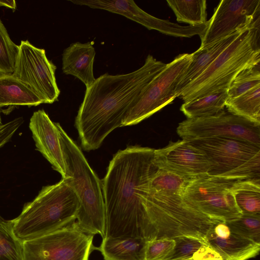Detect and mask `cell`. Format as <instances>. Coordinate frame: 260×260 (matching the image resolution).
<instances>
[{
	"mask_svg": "<svg viewBox=\"0 0 260 260\" xmlns=\"http://www.w3.org/2000/svg\"><path fill=\"white\" fill-rule=\"evenodd\" d=\"M154 151L149 147L130 146L119 150L111 160L102 182L106 213L104 238L151 240L145 197Z\"/></svg>",
	"mask_w": 260,
	"mask_h": 260,
	"instance_id": "6da1fadb",
	"label": "cell"
},
{
	"mask_svg": "<svg viewBox=\"0 0 260 260\" xmlns=\"http://www.w3.org/2000/svg\"><path fill=\"white\" fill-rule=\"evenodd\" d=\"M166 65L149 54L139 69L125 74L105 73L86 88L75 119L84 150L98 149L110 133L122 126L128 111Z\"/></svg>",
	"mask_w": 260,
	"mask_h": 260,
	"instance_id": "7a4b0ae2",
	"label": "cell"
},
{
	"mask_svg": "<svg viewBox=\"0 0 260 260\" xmlns=\"http://www.w3.org/2000/svg\"><path fill=\"white\" fill-rule=\"evenodd\" d=\"M191 179L157 168L152 172L145 197L152 240L187 236L206 244L210 230L219 220L202 213L184 198Z\"/></svg>",
	"mask_w": 260,
	"mask_h": 260,
	"instance_id": "3957f363",
	"label": "cell"
},
{
	"mask_svg": "<svg viewBox=\"0 0 260 260\" xmlns=\"http://www.w3.org/2000/svg\"><path fill=\"white\" fill-rule=\"evenodd\" d=\"M80 206L70 178L42 187L21 213L11 220L13 232L22 243L54 232L76 221Z\"/></svg>",
	"mask_w": 260,
	"mask_h": 260,
	"instance_id": "277c9868",
	"label": "cell"
},
{
	"mask_svg": "<svg viewBox=\"0 0 260 260\" xmlns=\"http://www.w3.org/2000/svg\"><path fill=\"white\" fill-rule=\"evenodd\" d=\"M68 178L80 202L76 222L84 232L104 238L106 213L102 182L91 169L81 149L57 123Z\"/></svg>",
	"mask_w": 260,
	"mask_h": 260,
	"instance_id": "5b68a950",
	"label": "cell"
},
{
	"mask_svg": "<svg viewBox=\"0 0 260 260\" xmlns=\"http://www.w3.org/2000/svg\"><path fill=\"white\" fill-rule=\"evenodd\" d=\"M259 21L242 30L206 70L186 85L179 96L184 103L228 90L240 71L260 60Z\"/></svg>",
	"mask_w": 260,
	"mask_h": 260,
	"instance_id": "8992f818",
	"label": "cell"
},
{
	"mask_svg": "<svg viewBox=\"0 0 260 260\" xmlns=\"http://www.w3.org/2000/svg\"><path fill=\"white\" fill-rule=\"evenodd\" d=\"M189 141L203 150L213 163L210 175L234 180L259 178L260 146L231 137Z\"/></svg>",
	"mask_w": 260,
	"mask_h": 260,
	"instance_id": "52a82bcc",
	"label": "cell"
},
{
	"mask_svg": "<svg viewBox=\"0 0 260 260\" xmlns=\"http://www.w3.org/2000/svg\"><path fill=\"white\" fill-rule=\"evenodd\" d=\"M93 236L76 221L54 232L22 242V260H88Z\"/></svg>",
	"mask_w": 260,
	"mask_h": 260,
	"instance_id": "ba28073f",
	"label": "cell"
},
{
	"mask_svg": "<svg viewBox=\"0 0 260 260\" xmlns=\"http://www.w3.org/2000/svg\"><path fill=\"white\" fill-rule=\"evenodd\" d=\"M192 54L177 56L151 81L125 116L122 126L135 125L171 103L177 85L190 63Z\"/></svg>",
	"mask_w": 260,
	"mask_h": 260,
	"instance_id": "9c48e42d",
	"label": "cell"
},
{
	"mask_svg": "<svg viewBox=\"0 0 260 260\" xmlns=\"http://www.w3.org/2000/svg\"><path fill=\"white\" fill-rule=\"evenodd\" d=\"M237 180L209 174L190 180L184 198L206 215L223 221L239 217L238 207L232 187Z\"/></svg>",
	"mask_w": 260,
	"mask_h": 260,
	"instance_id": "30bf717a",
	"label": "cell"
},
{
	"mask_svg": "<svg viewBox=\"0 0 260 260\" xmlns=\"http://www.w3.org/2000/svg\"><path fill=\"white\" fill-rule=\"evenodd\" d=\"M177 133L188 141L231 137L260 146V124L224 110L211 116L187 118L179 123Z\"/></svg>",
	"mask_w": 260,
	"mask_h": 260,
	"instance_id": "8fae6325",
	"label": "cell"
},
{
	"mask_svg": "<svg viewBox=\"0 0 260 260\" xmlns=\"http://www.w3.org/2000/svg\"><path fill=\"white\" fill-rule=\"evenodd\" d=\"M56 69L44 49L34 46L28 40L21 41L12 75L35 92L43 103L52 104L58 100L60 90L56 81Z\"/></svg>",
	"mask_w": 260,
	"mask_h": 260,
	"instance_id": "7c38bea8",
	"label": "cell"
},
{
	"mask_svg": "<svg viewBox=\"0 0 260 260\" xmlns=\"http://www.w3.org/2000/svg\"><path fill=\"white\" fill-rule=\"evenodd\" d=\"M260 19V0H222L200 36V48L211 45Z\"/></svg>",
	"mask_w": 260,
	"mask_h": 260,
	"instance_id": "4fadbf2b",
	"label": "cell"
},
{
	"mask_svg": "<svg viewBox=\"0 0 260 260\" xmlns=\"http://www.w3.org/2000/svg\"><path fill=\"white\" fill-rule=\"evenodd\" d=\"M153 163L158 169L190 178L210 175L214 169L203 150L184 139L154 149Z\"/></svg>",
	"mask_w": 260,
	"mask_h": 260,
	"instance_id": "5bb4252c",
	"label": "cell"
},
{
	"mask_svg": "<svg viewBox=\"0 0 260 260\" xmlns=\"http://www.w3.org/2000/svg\"><path fill=\"white\" fill-rule=\"evenodd\" d=\"M29 127L36 149L59 173L62 178H68L57 123L53 122L44 110L34 112Z\"/></svg>",
	"mask_w": 260,
	"mask_h": 260,
	"instance_id": "9a60e30c",
	"label": "cell"
},
{
	"mask_svg": "<svg viewBox=\"0 0 260 260\" xmlns=\"http://www.w3.org/2000/svg\"><path fill=\"white\" fill-rule=\"evenodd\" d=\"M206 244L223 260H248L259 254L260 244L233 232L225 221H218L210 230Z\"/></svg>",
	"mask_w": 260,
	"mask_h": 260,
	"instance_id": "2e32d148",
	"label": "cell"
},
{
	"mask_svg": "<svg viewBox=\"0 0 260 260\" xmlns=\"http://www.w3.org/2000/svg\"><path fill=\"white\" fill-rule=\"evenodd\" d=\"M70 2L76 5L104 10L122 15L148 29H155L165 34H168L171 28V22L149 15L139 8L133 0H75Z\"/></svg>",
	"mask_w": 260,
	"mask_h": 260,
	"instance_id": "e0dca14e",
	"label": "cell"
},
{
	"mask_svg": "<svg viewBox=\"0 0 260 260\" xmlns=\"http://www.w3.org/2000/svg\"><path fill=\"white\" fill-rule=\"evenodd\" d=\"M95 55L92 42L71 44L62 53V72L79 79L87 88L95 80L93 71Z\"/></svg>",
	"mask_w": 260,
	"mask_h": 260,
	"instance_id": "ac0fdd59",
	"label": "cell"
},
{
	"mask_svg": "<svg viewBox=\"0 0 260 260\" xmlns=\"http://www.w3.org/2000/svg\"><path fill=\"white\" fill-rule=\"evenodd\" d=\"M241 30L205 47H200L196 51L191 53V61L177 85L176 98L179 96L186 85L197 78L206 70L218 56L233 42Z\"/></svg>",
	"mask_w": 260,
	"mask_h": 260,
	"instance_id": "d6986e66",
	"label": "cell"
},
{
	"mask_svg": "<svg viewBox=\"0 0 260 260\" xmlns=\"http://www.w3.org/2000/svg\"><path fill=\"white\" fill-rule=\"evenodd\" d=\"M41 104L38 95L20 80L12 75L0 74V108Z\"/></svg>",
	"mask_w": 260,
	"mask_h": 260,
	"instance_id": "ffe728a7",
	"label": "cell"
},
{
	"mask_svg": "<svg viewBox=\"0 0 260 260\" xmlns=\"http://www.w3.org/2000/svg\"><path fill=\"white\" fill-rule=\"evenodd\" d=\"M146 241L138 238H103L98 250L105 260H145Z\"/></svg>",
	"mask_w": 260,
	"mask_h": 260,
	"instance_id": "44dd1931",
	"label": "cell"
},
{
	"mask_svg": "<svg viewBox=\"0 0 260 260\" xmlns=\"http://www.w3.org/2000/svg\"><path fill=\"white\" fill-rule=\"evenodd\" d=\"M236 204L242 214L260 216V179L236 181L232 187Z\"/></svg>",
	"mask_w": 260,
	"mask_h": 260,
	"instance_id": "7402d4cb",
	"label": "cell"
},
{
	"mask_svg": "<svg viewBox=\"0 0 260 260\" xmlns=\"http://www.w3.org/2000/svg\"><path fill=\"white\" fill-rule=\"evenodd\" d=\"M228 98V90L219 91L184 103L180 110L187 118L213 116L224 110Z\"/></svg>",
	"mask_w": 260,
	"mask_h": 260,
	"instance_id": "603a6c76",
	"label": "cell"
},
{
	"mask_svg": "<svg viewBox=\"0 0 260 260\" xmlns=\"http://www.w3.org/2000/svg\"><path fill=\"white\" fill-rule=\"evenodd\" d=\"M228 111L260 124V85L233 98H228Z\"/></svg>",
	"mask_w": 260,
	"mask_h": 260,
	"instance_id": "cb8c5ba5",
	"label": "cell"
},
{
	"mask_svg": "<svg viewBox=\"0 0 260 260\" xmlns=\"http://www.w3.org/2000/svg\"><path fill=\"white\" fill-rule=\"evenodd\" d=\"M180 22L194 26L207 22V4L205 0H167Z\"/></svg>",
	"mask_w": 260,
	"mask_h": 260,
	"instance_id": "d4e9b609",
	"label": "cell"
},
{
	"mask_svg": "<svg viewBox=\"0 0 260 260\" xmlns=\"http://www.w3.org/2000/svg\"><path fill=\"white\" fill-rule=\"evenodd\" d=\"M22 243L15 236L11 220L0 215V260H22Z\"/></svg>",
	"mask_w": 260,
	"mask_h": 260,
	"instance_id": "484cf974",
	"label": "cell"
},
{
	"mask_svg": "<svg viewBox=\"0 0 260 260\" xmlns=\"http://www.w3.org/2000/svg\"><path fill=\"white\" fill-rule=\"evenodd\" d=\"M259 61L250 64L237 74L228 90L229 98H236L260 85Z\"/></svg>",
	"mask_w": 260,
	"mask_h": 260,
	"instance_id": "4316f807",
	"label": "cell"
},
{
	"mask_svg": "<svg viewBox=\"0 0 260 260\" xmlns=\"http://www.w3.org/2000/svg\"><path fill=\"white\" fill-rule=\"evenodd\" d=\"M18 52L19 46L10 39L0 19V74H13Z\"/></svg>",
	"mask_w": 260,
	"mask_h": 260,
	"instance_id": "83f0119b",
	"label": "cell"
},
{
	"mask_svg": "<svg viewBox=\"0 0 260 260\" xmlns=\"http://www.w3.org/2000/svg\"><path fill=\"white\" fill-rule=\"evenodd\" d=\"M225 222L235 233L260 244V216L242 214Z\"/></svg>",
	"mask_w": 260,
	"mask_h": 260,
	"instance_id": "f1b7e54d",
	"label": "cell"
},
{
	"mask_svg": "<svg viewBox=\"0 0 260 260\" xmlns=\"http://www.w3.org/2000/svg\"><path fill=\"white\" fill-rule=\"evenodd\" d=\"M174 239V248L166 260H181L190 258L203 244L199 239L187 236H179Z\"/></svg>",
	"mask_w": 260,
	"mask_h": 260,
	"instance_id": "f546056e",
	"label": "cell"
},
{
	"mask_svg": "<svg viewBox=\"0 0 260 260\" xmlns=\"http://www.w3.org/2000/svg\"><path fill=\"white\" fill-rule=\"evenodd\" d=\"M175 241L172 238H162L146 242L145 260H166L172 252Z\"/></svg>",
	"mask_w": 260,
	"mask_h": 260,
	"instance_id": "4dcf8cb0",
	"label": "cell"
},
{
	"mask_svg": "<svg viewBox=\"0 0 260 260\" xmlns=\"http://www.w3.org/2000/svg\"><path fill=\"white\" fill-rule=\"evenodd\" d=\"M23 122V118L18 117L0 124V148L10 140Z\"/></svg>",
	"mask_w": 260,
	"mask_h": 260,
	"instance_id": "1f68e13d",
	"label": "cell"
},
{
	"mask_svg": "<svg viewBox=\"0 0 260 260\" xmlns=\"http://www.w3.org/2000/svg\"><path fill=\"white\" fill-rule=\"evenodd\" d=\"M192 260H223L216 250L207 244H202L191 257Z\"/></svg>",
	"mask_w": 260,
	"mask_h": 260,
	"instance_id": "d6a6232c",
	"label": "cell"
},
{
	"mask_svg": "<svg viewBox=\"0 0 260 260\" xmlns=\"http://www.w3.org/2000/svg\"><path fill=\"white\" fill-rule=\"evenodd\" d=\"M0 6H4L9 8L14 11L17 8L16 3L14 0H0Z\"/></svg>",
	"mask_w": 260,
	"mask_h": 260,
	"instance_id": "836d02e7",
	"label": "cell"
},
{
	"mask_svg": "<svg viewBox=\"0 0 260 260\" xmlns=\"http://www.w3.org/2000/svg\"><path fill=\"white\" fill-rule=\"evenodd\" d=\"M2 124V118H1V114H0V124Z\"/></svg>",
	"mask_w": 260,
	"mask_h": 260,
	"instance_id": "e575fe53",
	"label": "cell"
},
{
	"mask_svg": "<svg viewBox=\"0 0 260 260\" xmlns=\"http://www.w3.org/2000/svg\"><path fill=\"white\" fill-rule=\"evenodd\" d=\"M181 260H192V259H191V258H190L184 259H181Z\"/></svg>",
	"mask_w": 260,
	"mask_h": 260,
	"instance_id": "d590c367",
	"label": "cell"
}]
</instances>
